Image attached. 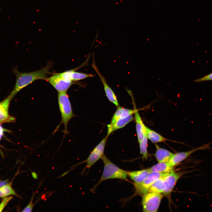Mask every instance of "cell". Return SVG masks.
<instances>
[{
    "mask_svg": "<svg viewBox=\"0 0 212 212\" xmlns=\"http://www.w3.org/2000/svg\"><path fill=\"white\" fill-rule=\"evenodd\" d=\"M52 64V62H49L45 67L40 70L28 72H20L16 67L13 68L16 80L14 87L9 94L12 98L20 90L35 81L39 80H46Z\"/></svg>",
    "mask_w": 212,
    "mask_h": 212,
    "instance_id": "1",
    "label": "cell"
},
{
    "mask_svg": "<svg viewBox=\"0 0 212 212\" xmlns=\"http://www.w3.org/2000/svg\"><path fill=\"white\" fill-rule=\"evenodd\" d=\"M104 165V169L101 178L92 189L94 191L102 181L109 179H118L127 180V171L123 170L112 163L104 154L101 158Z\"/></svg>",
    "mask_w": 212,
    "mask_h": 212,
    "instance_id": "2",
    "label": "cell"
},
{
    "mask_svg": "<svg viewBox=\"0 0 212 212\" xmlns=\"http://www.w3.org/2000/svg\"><path fill=\"white\" fill-rule=\"evenodd\" d=\"M58 100L61 114V121L57 128H59L61 124H63L64 126V132L66 134L68 133L67 128L68 123L75 115L73 112L69 97L67 92H58Z\"/></svg>",
    "mask_w": 212,
    "mask_h": 212,
    "instance_id": "3",
    "label": "cell"
},
{
    "mask_svg": "<svg viewBox=\"0 0 212 212\" xmlns=\"http://www.w3.org/2000/svg\"><path fill=\"white\" fill-rule=\"evenodd\" d=\"M142 196L143 211L157 212L163 195L160 193L148 192Z\"/></svg>",
    "mask_w": 212,
    "mask_h": 212,
    "instance_id": "4",
    "label": "cell"
},
{
    "mask_svg": "<svg viewBox=\"0 0 212 212\" xmlns=\"http://www.w3.org/2000/svg\"><path fill=\"white\" fill-rule=\"evenodd\" d=\"M170 173H161L151 172L147 178L142 182L140 183H134L135 190V194L142 195L148 192L149 188L158 178L164 176Z\"/></svg>",
    "mask_w": 212,
    "mask_h": 212,
    "instance_id": "5",
    "label": "cell"
},
{
    "mask_svg": "<svg viewBox=\"0 0 212 212\" xmlns=\"http://www.w3.org/2000/svg\"><path fill=\"white\" fill-rule=\"evenodd\" d=\"M47 80L58 92H67L74 82L66 80L62 78L58 73H54L51 77H47Z\"/></svg>",
    "mask_w": 212,
    "mask_h": 212,
    "instance_id": "6",
    "label": "cell"
},
{
    "mask_svg": "<svg viewBox=\"0 0 212 212\" xmlns=\"http://www.w3.org/2000/svg\"><path fill=\"white\" fill-rule=\"evenodd\" d=\"M106 136L95 147L87 159L84 161L87 163L86 168H90L97 161L101 158L104 154L106 140Z\"/></svg>",
    "mask_w": 212,
    "mask_h": 212,
    "instance_id": "7",
    "label": "cell"
},
{
    "mask_svg": "<svg viewBox=\"0 0 212 212\" xmlns=\"http://www.w3.org/2000/svg\"><path fill=\"white\" fill-rule=\"evenodd\" d=\"M91 66L99 77L103 85L105 93L108 100L117 107L119 106V103L115 93L107 84L105 77L101 74L96 64L93 53L92 54V62Z\"/></svg>",
    "mask_w": 212,
    "mask_h": 212,
    "instance_id": "8",
    "label": "cell"
},
{
    "mask_svg": "<svg viewBox=\"0 0 212 212\" xmlns=\"http://www.w3.org/2000/svg\"><path fill=\"white\" fill-rule=\"evenodd\" d=\"M211 142L204 144L201 147L195 148L190 150L174 153L168 162L171 165L175 166L185 160L194 153L200 150L212 148L210 145Z\"/></svg>",
    "mask_w": 212,
    "mask_h": 212,
    "instance_id": "9",
    "label": "cell"
},
{
    "mask_svg": "<svg viewBox=\"0 0 212 212\" xmlns=\"http://www.w3.org/2000/svg\"><path fill=\"white\" fill-rule=\"evenodd\" d=\"M187 172H188L184 171L179 172L173 171L164 176L166 188L163 193V195L167 196L170 195L177 181L183 175Z\"/></svg>",
    "mask_w": 212,
    "mask_h": 212,
    "instance_id": "10",
    "label": "cell"
},
{
    "mask_svg": "<svg viewBox=\"0 0 212 212\" xmlns=\"http://www.w3.org/2000/svg\"><path fill=\"white\" fill-rule=\"evenodd\" d=\"M12 99L9 95L6 99L0 102V124L14 122L16 120L15 118L10 116L9 114V105Z\"/></svg>",
    "mask_w": 212,
    "mask_h": 212,
    "instance_id": "11",
    "label": "cell"
},
{
    "mask_svg": "<svg viewBox=\"0 0 212 212\" xmlns=\"http://www.w3.org/2000/svg\"><path fill=\"white\" fill-rule=\"evenodd\" d=\"M134 120L133 115L125 118H120L117 119L112 123H110L107 125V138L112 132L124 127L128 123Z\"/></svg>",
    "mask_w": 212,
    "mask_h": 212,
    "instance_id": "12",
    "label": "cell"
},
{
    "mask_svg": "<svg viewBox=\"0 0 212 212\" xmlns=\"http://www.w3.org/2000/svg\"><path fill=\"white\" fill-rule=\"evenodd\" d=\"M127 172L128 176L134 182V183H140L142 182L151 173L149 168Z\"/></svg>",
    "mask_w": 212,
    "mask_h": 212,
    "instance_id": "13",
    "label": "cell"
},
{
    "mask_svg": "<svg viewBox=\"0 0 212 212\" xmlns=\"http://www.w3.org/2000/svg\"><path fill=\"white\" fill-rule=\"evenodd\" d=\"M138 110L134 113V120L136 124V129L138 141L139 143L143 139L146 134L145 126L138 112Z\"/></svg>",
    "mask_w": 212,
    "mask_h": 212,
    "instance_id": "14",
    "label": "cell"
},
{
    "mask_svg": "<svg viewBox=\"0 0 212 212\" xmlns=\"http://www.w3.org/2000/svg\"><path fill=\"white\" fill-rule=\"evenodd\" d=\"M155 157L158 163L168 162L173 155V153L163 148L160 147L156 144Z\"/></svg>",
    "mask_w": 212,
    "mask_h": 212,
    "instance_id": "15",
    "label": "cell"
},
{
    "mask_svg": "<svg viewBox=\"0 0 212 212\" xmlns=\"http://www.w3.org/2000/svg\"><path fill=\"white\" fill-rule=\"evenodd\" d=\"M134 109H128L121 107L120 106L117 108L114 114L110 123H112L118 119L127 117L131 115H133L138 110L134 105Z\"/></svg>",
    "mask_w": 212,
    "mask_h": 212,
    "instance_id": "16",
    "label": "cell"
},
{
    "mask_svg": "<svg viewBox=\"0 0 212 212\" xmlns=\"http://www.w3.org/2000/svg\"><path fill=\"white\" fill-rule=\"evenodd\" d=\"M151 172L168 173L174 171V166L168 162H160L149 168Z\"/></svg>",
    "mask_w": 212,
    "mask_h": 212,
    "instance_id": "17",
    "label": "cell"
},
{
    "mask_svg": "<svg viewBox=\"0 0 212 212\" xmlns=\"http://www.w3.org/2000/svg\"><path fill=\"white\" fill-rule=\"evenodd\" d=\"M164 177L160 178L156 180L149 188L148 192L163 193L166 188Z\"/></svg>",
    "mask_w": 212,
    "mask_h": 212,
    "instance_id": "18",
    "label": "cell"
},
{
    "mask_svg": "<svg viewBox=\"0 0 212 212\" xmlns=\"http://www.w3.org/2000/svg\"><path fill=\"white\" fill-rule=\"evenodd\" d=\"M145 130L148 139L153 143H156L170 140L146 126Z\"/></svg>",
    "mask_w": 212,
    "mask_h": 212,
    "instance_id": "19",
    "label": "cell"
},
{
    "mask_svg": "<svg viewBox=\"0 0 212 212\" xmlns=\"http://www.w3.org/2000/svg\"><path fill=\"white\" fill-rule=\"evenodd\" d=\"M84 66V64L83 63L81 66L77 68L69 70L70 78L72 81L75 82L88 77H92L94 76V75L91 74H88L76 71V70L79 68Z\"/></svg>",
    "mask_w": 212,
    "mask_h": 212,
    "instance_id": "20",
    "label": "cell"
},
{
    "mask_svg": "<svg viewBox=\"0 0 212 212\" xmlns=\"http://www.w3.org/2000/svg\"><path fill=\"white\" fill-rule=\"evenodd\" d=\"M12 182L0 187V198L13 195L19 197L12 187Z\"/></svg>",
    "mask_w": 212,
    "mask_h": 212,
    "instance_id": "21",
    "label": "cell"
},
{
    "mask_svg": "<svg viewBox=\"0 0 212 212\" xmlns=\"http://www.w3.org/2000/svg\"><path fill=\"white\" fill-rule=\"evenodd\" d=\"M148 138L145 134L142 140L139 142L140 154L142 155V158L147 159L148 156L147 151Z\"/></svg>",
    "mask_w": 212,
    "mask_h": 212,
    "instance_id": "22",
    "label": "cell"
},
{
    "mask_svg": "<svg viewBox=\"0 0 212 212\" xmlns=\"http://www.w3.org/2000/svg\"><path fill=\"white\" fill-rule=\"evenodd\" d=\"M13 197L10 196L2 198L0 203V212H2L6 206L8 204L9 202L13 198Z\"/></svg>",
    "mask_w": 212,
    "mask_h": 212,
    "instance_id": "23",
    "label": "cell"
},
{
    "mask_svg": "<svg viewBox=\"0 0 212 212\" xmlns=\"http://www.w3.org/2000/svg\"><path fill=\"white\" fill-rule=\"evenodd\" d=\"M36 192L33 193L30 201L28 205L23 210L22 212H31L33 209L35 203H33V199Z\"/></svg>",
    "mask_w": 212,
    "mask_h": 212,
    "instance_id": "24",
    "label": "cell"
},
{
    "mask_svg": "<svg viewBox=\"0 0 212 212\" xmlns=\"http://www.w3.org/2000/svg\"><path fill=\"white\" fill-rule=\"evenodd\" d=\"M210 80H212V73L206 75L203 77L195 80L193 81L196 82H200Z\"/></svg>",
    "mask_w": 212,
    "mask_h": 212,
    "instance_id": "25",
    "label": "cell"
},
{
    "mask_svg": "<svg viewBox=\"0 0 212 212\" xmlns=\"http://www.w3.org/2000/svg\"><path fill=\"white\" fill-rule=\"evenodd\" d=\"M8 183L9 181L8 180H0V187Z\"/></svg>",
    "mask_w": 212,
    "mask_h": 212,
    "instance_id": "26",
    "label": "cell"
},
{
    "mask_svg": "<svg viewBox=\"0 0 212 212\" xmlns=\"http://www.w3.org/2000/svg\"><path fill=\"white\" fill-rule=\"evenodd\" d=\"M32 177L35 179H37L38 175L37 173L34 172H32L31 173Z\"/></svg>",
    "mask_w": 212,
    "mask_h": 212,
    "instance_id": "27",
    "label": "cell"
},
{
    "mask_svg": "<svg viewBox=\"0 0 212 212\" xmlns=\"http://www.w3.org/2000/svg\"><path fill=\"white\" fill-rule=\"evenodd\" d=\"M4 130L3 127L0 125V140L2 136Z\"/></svg>",
    "mask_w": 212,
    "mask_h": 212,
    "instance_id": "28",
    "label": "cell"
}]
</instances>
